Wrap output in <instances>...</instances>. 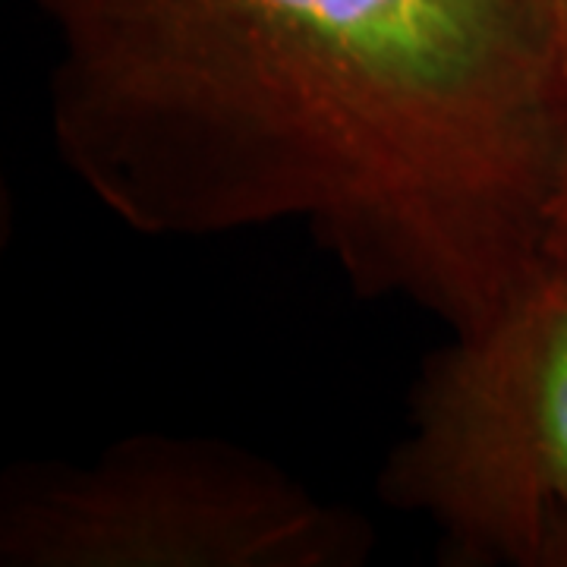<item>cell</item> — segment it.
<instances>
[{
    "label": "cell",
    "instance_id": "6da1fadb",
    "mask_svg": "<svg viewBox=\"0 0 567 567\" xmlns=\"http://www.w3.org/2000/svg\"><path fill=\"white\" fill-rule=\"evenodd\" d=\"M61 162L142 237L300 221L363 300L470 334L546 262V0H35Z\"/></svg>",
    "mask_w": 567,
    "mask_h": 567
},
{
    "label": "cell",
    "instance_id": "7a4b0ae2",
    "mask_svg": "<svg viewBox=\"0 0 567 567\" xmlns=\"http://www.w3.org/2000/svg\"><path fill=\"white\" fill-rule=\"evenodd\" d=\"M372 548L360 514L205 435H126L85 466H20L0 492L3 567H360Z\"/></svg>",
    "mask_w": 567,
    "mask_h": 567
},
{
    "label": "cell",
    "instance_id": "3957f363",
    "mask_svg": "<svg viewBox=\"0 0 567 567\" xmlns=\"http://www.w3.org/2000/svg\"><path fill=\"white\" fill-rule=\"evenodd\" d=\"M379 498L432 520L445 565L536 567L567 511V262L425 357Z\"/></svg>",
    "mask_w": 567,
    "mask_h": 567
},
{
    "label": "cell",
    "instance_id": "277c9868",
    "mask_svg": "<svg viewBox=\"0 0 567 567\" xmlns=\"http://www.w3.org/2000/svg\"><path fill=\"white\" fill-rule=\"evenodd\" d=\"M543 249H546L548 259L567 262V123L561 145H558L555 171H551V186H548Z\"/></svg>",
    "mask_w": 567,
    "mask_h": 567
},
{
    "label": "cell",
    "instance_id": "5b68a950",
    "mask_svg": "<svg viewBox=\"0 0 567 567\" xmlns=\"http://www.w3.org/2000/svg\"><path fill=\"white\" fill-rule=\"evenodd\" d=\"M536 567H567V511L548 524Z\"/></svg>",
    "mask_w": 567,
    "mask_h": 567
},
{
    "label": "cell",
    "instance_id": "8992f818",
    "mask_svg": "<svg viewBox=\"0 0 567 567\" xmlns=\"http://www.w3.org/2000/svg\"><path fill=\"white\" fill-rule=\"evenodd\" d=\"M548 10H551V20H555V29H558V39H561V51H565L567 63V0H546Z\"/></svg>",
    "mask_w": 567,
    "mask_h": 567
}]
</instances>
